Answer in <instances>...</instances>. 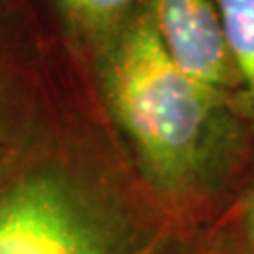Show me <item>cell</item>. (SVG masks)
<instances>
[{"label":"cell","instance_id":"5b68a950","mask_svg":"<svg viewBox=\"0 0 254 254\" xmlns=\"http://www.w3.org/2000/svg\"><path fill=\"white\" fill-rule=\"evenodd\" d=\"M55 4L79 34L104 38L125 25L136 0H55Z\"/></svg>","mask_w":254,"mask_h":254},{"label":"cell","instance_id":"3957f363","mask_svg":"<svg viewBox=\"0 0 254 254\" xmlns=\"http://www.w3.org/2000/svg\"><path fill=\"white\" fill-rule=\"evenodd\" d=\"M145 13L166 51L185 72L224 92L237 87L217 0H149Z\"/></svg>","mask_w":254,"mask_h":254},{"label":"cell","instance_id":"6da1fadb","mask_svg":"<svg viewBox=\"0 0 254 254\" xmlns=\"http://www.w3.org/2000/svg\"><path fill=\"white\" fill-rule=\"evenodd\" d=\"M100 77L109 111L154 190L185 200L215 187L234 147L228 92L173 61L145 9L111 36Z\"/></svg>","mask_w":254,"mask_h":254},{"label":"cell","instance_id":"277c9868","mask_svg":"<svg viewBox=\"0 0 254 254\" xmlns=\"http://www.w3.org/2000/svg\"><path fill=\"white\" fill-rule=\"evenodd\" d=\"M217 9L241 104L254 115V0H217Z\"/></svg>","mask_w":254,"mask_h":254},{"label":"cell","instance_id":"7a4b0ae2","mask_svg":"<svg viewBox=\"0 0 254 254\" xmlns=\"http://www.w3.org/2000/svg\"><path fill=\"white\" fill-rule=\"evenodd\" d=\"M0 254L173 253L104 185L49 160L0 185Z\"/></svg>","mask_w":254,"mask_h":254},{"label":"cell","instance_id":"8992f818","mask_svg":"<svg viewBox=\"0 0 254 254\" xmlns=\"http://www.w3.org/2000/svg\"><path fill=\"white\" fill-rule=\"evenodd\" d=\"M245 234H247V241H249V247L254 253V192L249 200V205H247L245 211Z\"/></svg>","mask_w":254,"mask_h":254}]
</instances>
